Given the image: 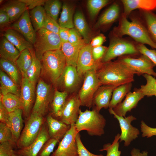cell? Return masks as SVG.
<instances>
[{"label":"cell","instance_id":"cell-58","mask_svg":"<svg viewBox=\"0 0 156 156\" xmlns=\"http://www.w3.org/2000/svg\"><path fill=\"white\" fill-rule=\"evenodd\" d=\"M131 156H148V152L146 151L141 153L140 150L135 148H133L131 150Z\"/></svg>","mask_w":156,"mask_h":156},{"label":"cell","instance_id":"cell-47","mask_svg":"<svg viewBox=\"0 0 156 156\" xmlns=\"http://www.w3.org/2000/svg\"><path fill=\"white\" fill-rule=\"evenodd\" d=\"M136 48L139 53L148 57L156 65V50L148 49L144 44L137 43Z\"/></svg>","mask_w":156,"mask_h":156},{"label":"cell","instance_id":"cell-38","mask_svg":"<svg viewBox=\"0 0 156 156\" xmlns=\"http://www.w3.org/2000/svg\"><path fill=\"white\" fill-rule=\"evenodd\" d=\"M143 22L152 40L156 43V14L141 10Z\"/></svg>","mask_w":156,"mask_h":156},{"label":"cell","instance_id":"cell-43","mask_svg":"<svg viewBox=\"0 0 156 156\" xmlns=\"http://www.w3.org/2000/svg\"><path fill=\"white\" fill-rule=\"evenodd\" d=\"M120 137V134H117L112 144L108 143L104 145L103 148L99 151H106V156H120L121 152L119 150Z\"/></svg>","mask_w":156,"mask_h":156},{"label":"cell","instance_id":"cell-37","mask_svg":"<svg viewBox=\"0 0 156 156\" xmlns=\"http://www.w3.org/2000/svg\"><path fill=\"white\" fill-rule=\"evenodd\" d=\"M32 56L30 50L26 49L21 52L16 64L23 77L26 78L27 71L31 65Z\"/></svg>","mask_w":156,"mask_h":156},{"label":"cell","instance_id":"cell-44","mask_svg":"<svg viewBox=\"0 0 156 156\" xmlns=\"http://www.w3.org/2000/svg\"><path fill=\"white\" fill-rule=\"evenodd\" d=\"M59 142L57 139L50 138L44 144L37 156H50Z\"/></svg>","mask_w":156,"mask_h":156},{"label":"cell","instance_id":"cell-54","mask_svg":"<svg viewBox=\"0 0 156 156\" xmlns=\"http://www.w3.org/2000/svg\"><path fill=\"white\" fill-rule=\"evenodd\" d=\"M9 112L6 109L1 101H0V122L7 125L8 122Z\"/></svg>","mask_w":156,"mask_h":156},{"label":"cell","instance_id":"cell-30","mask_svg":"<svg viewBox=\"0 0 156 156\" xmlns=\"http://www.w3.org/2000/svg\"><path fill=\"white\" fill-rule=\"evenodd\" d=\"M0 92L2 95L12 93L20 97L19 86L1 69L0 70Z\"/></svg>","mask_w":156,"mask_h":156},{"label":"cell","instance_id":"cell-36","mask_svg":"<svg viewBox=\"0 0 156 156\" xmlns=\"http://www.w3.org/2000/svg\"><path fill=\"white\" fill-rule=\"evenodd\" d=\"M0 101L10 113L22 108V104L20 97L12 93L4 95L0 94Z\"/></svg>","mask_w":156,"mask_h":156},{"label":"cell","instance_id":"cell-28","mask_svg":"<svg viewBox=\"0 0 156 156\" xmlns=\"http://www.w3.org/2000/svg\"><path fill=\"white\" fill-rule=\"evenodd\" d=\"M73 22L75 28L81 35L86 44L89 43L92 38V32L81 12L77 11L76 12Z\"/></svg>","mask_w":156,"mask_h":156},{"label":"cell","instance_id":"cell-53","mask_svg":"<svg viewBox=\"0 0 156 156\" xmlns=\"http://www.w3.org/2000/svg\"><path fill=\"white\" fill-rule=\"evenodd\" d=\"M25 3L28 10H32L39 6L44 5L46 0H19Z\"/></svg>","mask_w":156,"mask_h":156},{"label":"cell","instance_id":"cell-35","mask_svg":"<svg viewBox=\"0 0 156 156\" xmlns=\"http://www.w3.org/2000/svg\"><path fill=\"white\" fill-rule=\"evenodd\" d=\"M31 22L36 32L42 28L47 14L42 6L32 9L29 13Z\"/></svg>","mask_w":156,"mask_h":156},{"label":"cell","instance_id":"cell-3","mask_svg":"<svg viewBox=\"0 0 156 156\" xmlns=\"http://www.w3.org/2000/svg\"><path fill=\"white\" fill-rule=\"evenodd\" d=\"M106 124V119L94 107L91 110L80 109L75 126L78 133L85 130L90 136H101L105 133Z\"/></svg>","mask_w":156,"mask_h":156},{"label":"cell","instance_id":"cell-5","mask_svg":"<svg viewBox=\"0 0 156 156\" xmlns=\"http://www.w3.org/2000/svg\"><path fill=\"white\" fill-rule=\"evenodd\" d=\"M140 54L136 44L122 37L118 36L112 33L109 47L101 60L103 63L122 56Z\"/></svg>","mask_w":156,"mask_h":156},{"label":"cell","instance_id":"cell-14","mask_svg":"<svg viewBox=\"0 0 156 156\" xmlns=\"http://www.w3.org/2000/svg\"><path fill=\"white\" fill-rule=\"evenodd\" d=\"M92 47L90 43L86 44L81 49L78 57L76 68L79 75L83 78L88 71L97 70L103 64L101 61H95L92 54Z\"/></svg>","mask_w":156,"mask_h":156},{"label":"cell","instance_id":"cell-41","mask_svg":"<svg viewBox=\"0 0 156 156\" xmlns=\"http://www.w3.org/2000/svg\"><path fill=\"white\" fill-rule=\"evenodd\" d=\"M143 76L146 79V83L145 85H142L139 90L144 96H156V79L152 76L148 74H144Z\"/></svg>","mask_w":156,"mask_h":156},{"label":"cell","instance_id":"cell-49","mask_svg":"<svg viewBox=\"0 0 156 156\" xmlns=\"http://www.w3.org/2000/svg\"><path fill=\"white\" fill-rule=\"evenodd\" d=\"M60 27L59 23L47 15L42 28L58 34Z\"/></svg>","mask_w":156,"mask_h":156},{"label":"cell","instance_id":"cell-45","mask_svg":"<svg viewBox=\"0 0 156 156\" xmlns=\"http://www.w3.org/2000/svg\"><path fill=\"white\" fill-rule=\"evenodd\" d=\"M16 146L14 141H7L0 143V156H12L15 153L14 149Z\"/></svg>","mask_w":156,"mask_h":156},{"label":"cell","instance_id":"cell-33","mask_svg":"<svg viewBox=\"0 0 156 156\" xmlns=\"http://www.w3.org/2000/svg\"><path fill=\"white\" fill-rule=\"evenodd\" d=\"M132 85V82L124 84L116 87L113 90L109 108L113 109L122 100L130 91Z\"/></svg>","mask_w":156,"mask_h":156},{"label":"cell","instance_id":"cell-27","mask_svg":"<svg viewBox=\"0 0 156 156\" xmlns=\"http://www.w3.org/2000/svg\"><path fill=\"white\" fill-rule=\"evenodd\" d=\"M86 44H73L68 42L62 43L61 50L65 57L67 65L76 67L80 51Z\"/></svg>","mask_w":156,"mask_h":156},{"label":"cell","instance_id":"cell-6","mask_svg":"<svg viewBox=\"0 0 156 156\" xmlns=\"http://www.w3.org/2000/svg\"><path fill=\"white\" fill-rule=\"evenodd\" d=\"M45 121L43 116L31 112L26 120L25 126L16 142V147L18 149L27 147L33 142Z\"/></svg>","mask_w":156,"mask_h":156},{"label":"cell","instance_id":"cell-13","mask_svg":"<svg viewBox=\"0 0 156 156\" xmlns=\"http://www.w3.org/2000/svg\"><path fill=\"white\" fill-rule=\"evenodd\" d=\"M109 111L118 121L121 130L120 141L124 142L125 146H129L132 141L138 137L140 134L139 129L131 124L133 121L136 120V118L132 115L127 117L118 116L114 113L112 108H109Z\"/></svg>","mask_w":156,"mask_h":156},{"label":"cell","instance_id":"cell-56","mask_svg":"<svg viewBox=\"0 0 156 156\" xmlns=\"http://www.w3.org/2000/svg\"><path fill=\"white\" fill-rule=\"evenodd\" d=\"M70 29L60 27L58 35L62 43L68 42Z\"/></svg>","mask_w":156,"mask_h":156},{"label":"cell","instance_id":"cell-15","mask_svg":"<svg viewBox=\"0 0 156 156\" xmlns=\"http://www.w3.org/2000/svg\"><path fill=\"white\" fill-rule=\"evenodd\" d=\"M70 125V129L60 142L57 148L51 156H79L75 139L78 133L75 124Z\"/></svg>","mask_w":156,"mask_h":156},{"label":"cell","instance_id":"cell-42","mask_svg":"<svg viewBox=\"0 0 156 156\" xmlns=\"http://www.w3.org/2000/svg\"><path fill=\"white\" fill-rule=\"evenodd\" d=\"M110 2L108 0H89L87 7L89 16L93 19L97 15L100 10Z\"/></svg>","mask_w":156,"mask_h":156},{"label":"cell","instance_id":"cell-57","mask_svg":"<svg viewBox=\"0 0 156 156\" xmlns=\"http://www.w3.org/2000/svg\"><path fill=\"white\" fill-rule=\"evenodd\" d=\"M10 22V18L5 11L0 10V26L2 28L6 26Z\"/></svg>","mask_w":156,"mask_h":156},{"label":"cell","instance_id":"cell-32","mask_svg":"<svg viewBox=\"0 0 156 156\" xmlns=\"http://www.w3.org/2000/svg\"><path fill=\"white\" fill-rule=\"evenodd\" d=\"M55 89L51 103V107L54 116L58 118L69 95L66 92L60 91L56 88Z\"/></svg>","mask_w":156,"mask_h":156},{"label":"cell","instance_id":"cell-9","mask_svg":"<svg viewBox=\"0 0 156 156\" xmlns=\"http://www.w3.org/2000/svg\"><path fill=\"white\" fill-rule=\"evenodd\" d=\"M96 71L94 70H89L84 75L83 84L78 93L82 106L89 108L92 107L94 94L102 85Z\"/></svg>","mask_w":156,"mask_h":156},{"label":"cell","instance_id":"cell-22","mask_svg":"<svg viewBox=\"0 0 156 156\" xmlns=\"http://www.w3.org/2000/svg\"><path fill=\"white\" fill-rule=\"evenodd\" d=\"M46 120L50 138L57 139L59 141L63 138L70 128V125L63 123L53 118L51 115H48Z\"/></svg>","mask_w":156,"mask_h":156},{"label":"cell","instance_id":"cell-18","mask_svg":"<svg viewBox=\"0 0 156 156\" xmlns=\"http://www.w3.org/2000/svg\"><path fill=\"white\" fill-rule=\"evenodd\" d=\"M35 84L26 78L23 77L21 82L20 97L23 113L27 118L31 114L35 96Z\"/></svg>","mask_w":156,"mask_h":156},{"label":"cell","instance_id":"cell-39","mask_svg":"<svg viewBox=\"0 0 156 156\" xmlns=\"http://www.w3.org/2000/svg\"><path fill=\"white\" fill-rule=\"evenodd\" d=\"M29 50L32 55L33 60L31 65L27 71L26 78L36 84L40 75L42 65L41 61L36 56L34 49Z\"/></svg>","mask_w":156,"mask_h":156},{"label":"cell","instance_id":"cell-25","mask_svg":"<svg viewBox=\"0 0 156 156\" xmlns=\"http://www.w3.org/2000/svg\"><path fill=\"white\" fill-rule=\"evenodd\" d=\"M23 113L22 109L9 113L8 122L7 125L11 129L13 139L16 143L20 136L23 126Z\"/></svg>","mask_w":156,"mask_h":156},{"label":"cell","instance_id":"cell-55","mask_svg":"<svg viewBox=\"0 0 156 156\" xmlns=\"http://www.w3.org/2000/svg\"><path fill=\"white\" fill-rule=\"evenodd\" d=\"M106 41L105 36L102 34H100L93 38L90 43L92 47L102 45Z\"/></svg>","mask_w":156,"mask_h":156},{"label":"cell","instance_id":"cell-2","mask_svg":"<svg viewBox=\"0 0 156 156\" xmlns=\"http://www.w3.org/2000/svg\"><path fill=\"white\" fill-rule=\"evenodd\" d=\"M131 21L122 13L119 19L118 26L115 27L112 33L122 37L128 35L138 43L147 44L156 49V43L151 37L144 22L136 17L132 18Z\"/></svg>","mask_w":156,"mask_h":156},{"label":"cell","instance_id":"cell-16","mask_svg":"<svg viewBox=\"0 0 156 156\" xmlns=\"http://www.w3.org/2000/svg\"><path fill=\"white\" fill-rule=\"evenodd\" d=\"M50 138L46 121L33 142L27 147L15 151V154L17 156H37L44 144Z\"/></svg>","mask_w":156,"mask_h":156},{"label":"cell","instance_id":"cell-20","mask_svg":"<svg viewBox=\"0 0 156 156\" xmlns=\"http://www.w3.org/2000/svg\"><path fill=\"white\" fill-rule=\"evenodd\" d=\"M117 87L104 85L101 86L95 93L93 99V105L99 112L103 108L107 109L109 106L114 90Z\"/></svg>","mask_w":156,"mask_h":156},{"label":"cell","instance_id":"cell-12","mask_svg":"<svg viewBox=\"0 0 156 156\" xmlns=\"http://www.w3.org/2000/svg\"><path fill=\"white\" fill-rule=\"evenodd\" d=\"M81 106L78 93L69 94L58 118L59 120L67 125L75 124L79 116Z\"/></svg>","mask_w":156,"mask_h":156},{"label":"cell","instance_id":"cell-51","mask_svg":"<svg viewBox=\"0 0 156 156\" xmlns=\"http://www.w3.org/2000/svg\"><path fill=\"white\" fill-rule=\"evenodd\" d=\"M107 47L102 45L92 47V54L93 58L96 61H101Z\"/></svg>","mask_w":156,"mask_h":156},{"label":"cell","instance_id":"cell-23","mask_svg":"<svg viewBox=\"0 0 156 156\" xmlns=\"http://www.w3.org/2000/svg\"><path fill=\"white\" fill-rule=\"evenodd\" d=\"M120 14V5L117 3H114L102 14L95 24L94 28L96 29L113 23L120 19L122 15Z\"/></svg>","mask_w":156,"mask_h":156},{"label":"cell","instance_id":"cell-24","mask_svg":"<svg viewBox=\"0 0 156 156\" xmlns=\"http://www.w3.org/2000/svg\"><path fill=\"white\" fill-rule=\"evenodd\" d=\"M27 9L26 4L19 0L8 1L0 8L8 14L10 22L17 20Z\"/></svg>","mask_w":156,"mask_h":156},{"label":"cell","instance_id":"cell-7","mask_svg":"<svg viewBox=\"0 0 156 156\" xmlns=\"http://www.w3.org/2000/svg\"><path fill=\"white\" fill-rule=\"evenodd\" d=\"M62 42L58 34L42 28L36 32L33 44L36 56L41 61L46 52L61 49Z\"/></svg>","mask_w":156,"mask_h":156},{"label":"cell","instance_id":"cell-21","mask_svg":"<svg viewBox=\"0 0 156 156\" xmlns=\"http://www.w3.org/2000/svg\"><path fill=\"white\" fill-rule=\"evenodd\" d=\"M124 15L127 17L133 10L152 11L156 10V0H122Z\"/></svg>","mask_w":156,"mask_h":156},{"label":"cell","instance_id":"cell-4","mask_svg":"<svg viewBox=\"0 0 156 156\" xmlns=\"http://www.w3.org/2000/svg\"><path fill=\"white\" fill-rule=\"evenodd\" d=\"M41 62L43 74L53 84L66 65L65 57L61 49L46 52Z\"/></svg>","mask_w":156,"mask_h":156},{"label":"cell","instance_id":"cell-52","mask_svg":"<svg viewBox=\"0 0 156 156\" xmlns=\"http://www.w3.org/2000/svg\"><path fill=\"white\" fill-rule=\"evenodd\" d=\"M140 129L143 137L151 138L156 136V128H153L147 125L143 120L141 122Z\"/></svg>","mask_w":156,"mask_h":156},{"label":"cell","instance_id":"cell-60","mask_svg":"<svg viewBox=\"0 0 156 156\" xmlns=\"http://www.w3.org/2000/svg\"><path fill=\"white\" fill-rule=\"evenodd\" d=\"M12 156H17L16 154H13Z\"/></svg>","mask_w":156,"mask_h":156},{"label":"cell","instance_id":"cell-31","mask_svg":"<svg viewBox=\"0 0 156 156\" xmlns=\"http://www.w3.org/2000/svg\"><path fill=\"white\" fill-rule=\"evenodd\" d=\"M62 12L59 19L60 27L70 29L74 28L73 16L75 8L73 5L66 3H63Z\"/></svg>","mask_w":156,"mask_h":156},{"label":"cell","instance_id":"cell-11","mask_svg":"<svg viewBox=\"0 0 156 156\" xmlns=\"http://www.w3.org/2000/svg\"><path fill=\"white\" fill-rule=\"evenodd\" d=\"M51 93V85L40 79L36 86V99L31 112L44 116L52 101L53 95Z\"/></svg>","mask_w":156,"mask_h":156},{"label":"cell","instance_id":"cell-29","mask_svg":"<svg viewBox=\"0 0 156 156\" xmlns=\"http://www.w3.org/2000/svg\"><path fill=\"white\" fill-rule=\"evenodd\" d=\"M21 52L5 37L3 36L0 43V55L1 58L16 63Z\"/></svg>","mask_w":156,"mask_h":156},{"label":"cell","instance_id":"cell-59","mask_svg":"<svg viewBox=\"0 0 156 156\" xmlns=\"http://www.w3.org/2000/svg\"><path fill=\"white\" fill-rule=\"evenodd\" d=\"M3 1V0H0V4L1 3H2Z\"/></svg>","mask_w":156,"mask_h":156},{"label":"cell","instance_id":"cell-8","mask_svg":"<svg viewBox=\"0 0 156 156\" xmlns=\"http://www.w3.org/2000/svg\"><path fill=\"white\" fill-rule=\"evenodd\" d=\"M135 72L138 76L146 74L156 77V72L153 68L156 66L146 56L139 54L119 57L117 60Z\"/></svg>","mask_w":156,"mask_h":156},{"label":"cell","instance_id":"cell-40","mask_svg":"<svg viewBox=\"0 0 156 156\" xmlns=\"http://www.w3.org/2000/svg\"><path fill=\"white\" fill-rule=\"evenodd\" d=\"M62 7V3L59 0H48L44 7L47 15L57 21Z\"/></svg>","mask_w":156,"mask_h":156},{"label":"cell","instance_id":"cell-48","mask_svg":"<svg viewBox=\"0 0 156 156\" xmlns=\"http://www.w3.org/2000/svg\"><path fill=\"white\" fill-rule=\"evenodd\" d=\"M79 156H104L102 154L96 155L89 151L82 142L79 133H78L75 138Z\"/></svg>","mask_w":156,"mask_h":156},{"label":"cell","instance_id":"cell-1","mask_svg":"<svg viewBox=\"0 0 156 156\" xmlns=\"http://www.w3.org/2000/svg\"><path fill=\"white\" fill-rule=\"evenodd\" d=\"M101 85L118 87L134 81L135 73L117 60L103 63L96 71Z\"/></svg>","mask_w":156,"mask_h":156},{"label":"cell","instance_id":"cell-17","mask_svg":"<svg viewBox=\"0 0 156 156\" xmlns=\"http://www.w3.org/2000/svg\"><path fill=\"white\" fill-rule=\"evenodd\" d=\"M10 28L17 31L33 45L36 38V32L31 22L29 10H26Z\"/></svg>","mask_w":156,"mask_h":156},{"label":"cell","instance_id":"cell-10","mask_svg":"<svg viewBox=\"0 0 156 156\" xmlns=\"http://www.w3.org/2000/svg\"><path fill=\"white\" fill-rule=\"evenodd\" d=\"M79 75L76 67L66 65L63 71L54 83L56 88L68 94L77 93L81 84L82 78Z\"/></svg>","mask_w":156,"mask_h":156},{"label":"cell","instance_id":"cell-26","mask_svg":"<svg viewBox=\"0 0 156 156\" xmlns=\"http://www.w3.org/2000/svg\"><path fill=\"white\" fill-rule=\"evenodd\" d=\"M3 36L14 45L20 52L26 49H33V45L31 43L21 34L12 28H9L7 29Z\"/></svg>","mask_w":156,"mask_h":156},{"label":"cell","instance_id":"cell-50","mask_svg":"<svg viewBox=\"0 0 156 156\" xmlns=\"http://www.w3.org/2000/svg\"><path fill=\"white\" fill-rule=\"evenodd\" d=\"M68 42L73 44H86L81 35L74 28L70 29Z\"/></svg>","mask_w":156,"mask_h":156},{"label":"cell","instance_id":"cell-46","mask_svg":"<svg viewBox=\"0 0 156 156\" xmlns=\"http://www.w3.org/2000/svg\"><path fill=\"white\" fill-rule=\"evenodd\" d=\"M7 141L14 142L13 138L12 132L6 124L0 122V143H2Z\"/></svg>","mask_w":156,"mask_h":156},{"label":"cell","instance_id":"cell-34","mask_svg":"<svg viewBox=\"0 0 156 156\" xmlns=\"http://www.w3.org/2000/svg\"><path fill=\"white\" fill-rule=\"evenodd\" d=\"M0 65L1 69L5 72L19 86L21 83L19 70L16 63L1 58Z\"/></svg>","mask_w":156,"mask_h":156},{"label":"cell","instance_id":"cell-19","mask_svg":"<svg viewBox=\"0 0 156 156\" xmlns=\"http://www.w3.org/2000/svg\"><path fill=\"white\" fill-rule=\"evenodd\" d=\"M144 96L138 89L135 88L133 92H129L124 100L114 108L113 111L118 116L125 117L126 113L135 108L139 101Z\"/></svg>","mask_w":156,"mask_h":156}]
</instances>
